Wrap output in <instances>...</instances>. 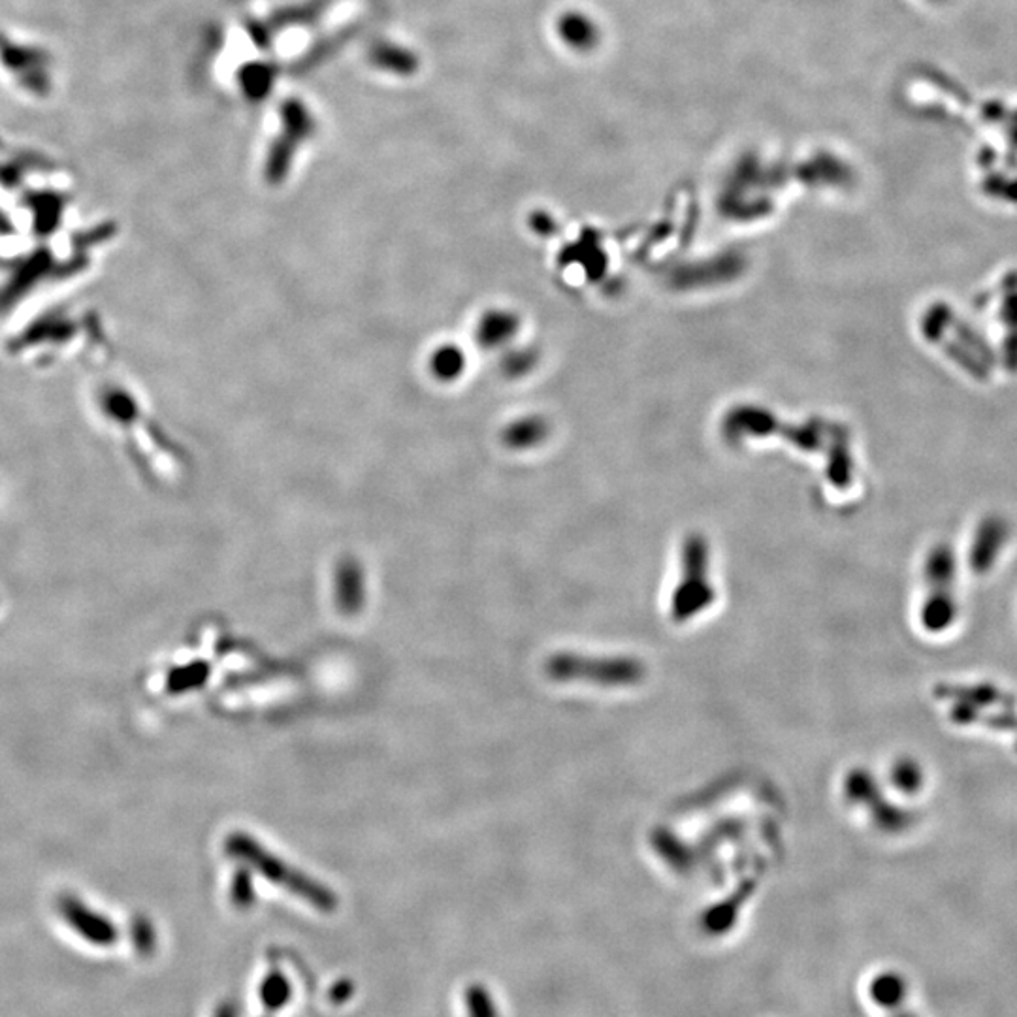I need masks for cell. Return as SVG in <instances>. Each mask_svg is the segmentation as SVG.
<instances>
[{"instance_id":"obj_1","label":"cell","mask_w":1017,"mask_h":1017,"mask_svg":"<svg viewBox=\"0 0 1017 1017\" xmlns=\"http://www.w3.org/2000/svg\"><path fill=\"white\" fill-rule=\"evenodd\" d=\"M63 913L66 921H69L70 928L74 929L84 941L100 946V948L111 946L113 942L118 941V931L113 928V923L108 921V918H102V916H98L89 908H85L82 903L66 900L63 905Z\"/></svg>"},{"instance_id":"obj_2","label":"cell","mask_w":1017,"mask_h":1017,"mask_svg":"<svg viewBox=\"0 0 1017 1017\" xmlns=\"http://www.w3.org/2000/svg\"><path fill=\"white\" fill-rule=\"evenodd\" d=\"M1004 530L1003 524L998 520H990L983 524L982 530L978 532V537H976L974 550H972V566H974L978 571L980 569H988L991 566V561L995 558L998 548L1003 547L1004 543Z\"/></svg>"},{"instance_id":"obj_3","label":"cell","mask_w":1017,"mask_h":1017,"mask_svg":"<svg viewBox=\"0 0 1017 1017\" xmlns=\"http://www.w3.org/2000/svg\"><path fill=\"white\" fill-rule=\"evenodd\" d=\"M264 1001L271 1008H277L289 998V983L284 982L283 978H268V982L264 983L263 988Z\"/></svg>"},{"instance_id":"obj_4","label":"cell","mask_w":1017,"mask_h":1017,"mask_svg":"<svg viewBox=\"0 0 1017 1017\" xmlns=\"http://www.w3.org/2000/svg\"><path fill=\"white\" fill-rule=\"evenodd\" d=\"M470 1006L471 1017H494V1012L491 1010V1003H488L486 993L483 990L470 991Z\"/></svg>"},{"instance_id":"obj_5","label":"cell","mask_w":1017,"mask_h":1017,"mask_svg":"<svg viewBox=\"0 0 1017 1017\" xmlns=\"http://www.w3.org/2000/svg\"><path fill=\"white\" fill-rule=\"evenodd\" d=\"M215 1017H235L234 1008H232V1006H229V1004H227V1006H221V1008H219V1012H217V1016Z\"/></svg>"}]
</instances>
